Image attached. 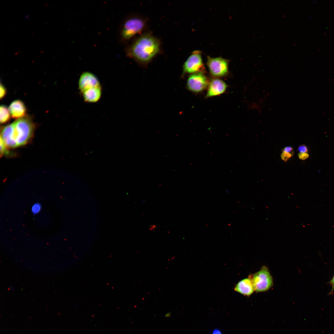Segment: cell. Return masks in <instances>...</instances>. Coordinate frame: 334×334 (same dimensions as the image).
<instances>
[{"mask_svg": "<svg viewBox=\"0 0 334 334\" xmlns=\"http://www.w3.org/2000/svg\"><path fill=\"white\" fill-rule=\"evenodd\" d=\"M34 129L31 117L26 115L2 127L0 138L8 148L22 146L29 141Z\"/></svg>", "mask_w": 334, "mask_h": 334, "instance_id": "6da1fadb", "label": "cell"}, {"mask_svg": "<svg viewBox=\"0 0 334 334\" xmlns=\"http://www.w3.org/2000/svg\"><path fill=\"white\" fill-rule=\"evenodd\" d=\"M158 40L149 34L144 35L138 38L127 49V55L139 62L147 64L160 50Z\"/></svg>", "mask_w": 334, "mask_h": 334, "instance_id": "7a4b0ae2", "label": "cell"}, {"mask_svg": "<svg viewBox=\"0 0 334 334\" xmlns=\"http://www.w3.org/2000/svg\"><path fill=\"white\" fill-rule=\"evenodd\" d=\"M252 99L249 104L250 109L260 113L263 109L270 96V90L266 80L255 77L252 79Z\"/></svg>", "mask_w": 334, "mask_h": 334, "instance_id": "3957f363", "label": "cell"}, {"mask_svg": "<svg viewBox=\"0 0 334 334\" xmlns=\"http://www.w3.org/2000/svg\"><path fill=\"white\" fill-rule=\"evenodd\" d=\"M255 291L263 292L269 289L273 285V279L268 268L265 266L252 275L251 277Z\"/></svg>", "mask_w": 334, "mask_h": 334, "instance_id": "277c9868", "label": "cell"}, {"mask_svg": "<svg viewBox=\"0 0 334 334\" xmlns=\"http://www.w3.org/2000/svg\"><path fill=\"white\" fill-rule=\"evenodd\" d=\"M229 62V60L221 57L208 56L206 63L211 75L213 77H219L228 74Z\"/></svg>", "mask_w": 334, "mask_h": 334, "instance_id": "5b68a950", "label": "cell"}, {"mask_svg": "<svg viewBox=\"0 0 334 334\" xmlns=\"http://www.w3.org/2000/svg\"><path fill=\"white\" fill-rule=\"evenodd\" d=\"M205 71V67L203 62L201 52L196 50L189 57L183 66L182 76L187 74H194Z\"/></svg>", "mask_w": 334, "mask_h": 334, "instance_id": "8992f818", "label": "cell"}, {"mask_svg": "<svg viewBox=\"0 0 334 334\" xmlns=\"http://www.w3.org/2000/svg\"><path fill=\"white\" fill-rule=\"evenodd\" d=\"M204 72H199L190 75L187 79L186 86L191 92L198 93L204 90L209 82Z\"/></svg>", "mask_w": 334, "mask_h": 334, "instance_id": "52a82bcc", "label": "cell"}, {"mask_svg": "<svg viewBox=\"0 0 334 334\" xmlns=\"http://www.w3.org/2000/svg\"><path fill=\"white\" fill-rule=\"evenodd\" d=\"M145 25L144 21L137 18H134L127 20L123 27L121 35L125 40H128L140 32Z\"/></svg>", "mask_w": 334, "mask_h": 334, "instance_id": "ba28073f", "label": "cell"}, {"mask_svg": "<svg viewBox=\"0 0 334 334\" xmlns=\"http://www.w3.org/2000/svg\"><path fill=\"white\" fill-rule=\"evenodd\" d=\"M78 85L81 93L94 88L101 87L97 77L89 72H85L81 74L79 78Z\"/></svg>", "mask_w": 334, "mask_h": 334, "instance_id": "9c48e42d", "label": "cell"}, {"mask_svg": "<svg viewBox=\"0 0 334 334\" xmlns=\"http://www.w3.org/2000/svg\"><path fill=\"white\" fill-rule=\"evenodd\" d=\"M227 87L222 80L218 78L213 79L209 82L205 98L216 96L224 93Z\"/></svg>", "mask_w": 334, "mask_h": 334, "instance_id": "30bf717a", "label": "cell"}, {"mask_svg": "<svg viewBox=\"0 0 334 334\" xmlns=\"http://www.w3.org/2000/svg\"><path fill=\"white\" fill-rule=\"evenodd\" d=\"M11 117L13 119H20L26 116L27 109L24 102L17 100L13 101L9 107Z\"/></svg>", "mask_w": 334, "mask_h": 334, "instance_id": "8fae6325", "label": "cell"}, {"mask_svg": "<svg viewBox=\"0 0 334 334\" xmlns=\"http://www.w3.org/2000/svg\"><path fill=\"white\" fill-rule=\"evenodd\" d=\"M234 290L245 296L250 295L255 291L251 277L245 278L239 281L235 286Z\"/></svg>", "mask_w": 334, "mask_h": 334, "instance_id": "7c38bea8", "label": "cell"}, {"mask_svg": "<svg viewBox=\"0 0 334 334\" xmlns=\"http://www.w3.org/2000/svg\"><path fill=\"white\" fill-rule=\"evenodd\" d=\"M81 93L85 101L88 103L96 102L101 96V87L85 91Z\"/></svg>", "mask_w": 334, "mask_h": 334, "instance_id": "4fadbf2b", "label": "cell"}, {"mask_svg": "<svg viewBox=\"0 0 334 334\" xmlns=\"http://www.w3.org/2000/svg\"><path fill=\"white\" fill-rule=\"evenodd\" d=\"M10 113L7 107L2 105L0 107V121L1 124H4L8 122L10 119Z\"/></svg>", "mask_w": 334, "mask_h": 334, "instance_id": "5bb4252c", "label": "cell"}, {"mask_svg": "<svg viewBox=\"0 0 334 334\" xmlns=\"http://www.w3.org/2000/svg\"><path fill=\"white\" fill-rule=\"evenodd\" d=\"M0 153L1 156L3 155H8L9 151L7 147L5 145L2 139L0 138Z\"/></svg>", "mask_w": 334, "mask_h": 334, "instance_id": "9a60e30c", "label": "cell"}, {"mask_svg": "<svg viewBox=\"0 0 334 334\" xmlns=\"http://www.w3.org/2000/svg\"><path fill=\"white\" fill-rule=\"evenodd\" d=\"M41 206L39 203H36L32 206V212L33 215H35L39 213L41 210Z\"/></svg>", "mask_w": 334, "mask_h": 334, "instance_id": "2e32d148", "label": "cell"}, {"mask_svg": "<svg viewBox=\"0 0 334 334\" xmlns=\"http://www.w3.org/2000/svg\"><path fill=\"white\" fill-rule=\"evenodd\" d=\"M293 152L289 153L282 152L280 155L281 159L285 162H287L293 156Z\"/></svg>", "mask_w": 334, "mask_h": 334, "instance_id": "e0dca14e", "label": "cell"}, {"mask_svg": "<svg viewBox=\"0 0 334 334\" xmlns=\"http://www.w3.org/2000/svg\"><path fill=\"white\" fill-rule=\"evenodd\" d=\"M7 91L5 87L1 83L0 87V98L2 99L3 98L6 94Z\"/></svg>", "mask_w": 334, "mask_h": 334, "instance_id": "ac0fdd59", "label": "cell"}, {"mask_svg": "<svg viewBox=\"0 0 334 334\" xmlns=\"http://www.w3.org/2000/svg\"><path fill=\"white\" fill-rule=\"evenodd\" d=\"M298 156L299 159L302 160H305L309 156V154L307 152H299L298 153Z\"/></svg>", "mask_w": 334, "mask_h": 334, "instance_id": "d6986e66", "label": "cell"}, {"mask_svg": "<svg viewBox=\"0 0 334 334\" xmlns=\"http://www.w3.org/2000/svg\"><path fill=\"white\" fill-rule=\"evenodd\" d=\"M298 150L299 152L307 153L308 152V149L307 146L304 144L299 146L298 147Z\"/></svg>", "mask_w": 334, "mask_h": 334, "instance_id": "ffe728a7", "label": "cell"}, {"mask_svg": "<svg viewBox=\"0 0 334 334\" xmlns=\"http://www.w3.org/2000/svg\"><path fill=\"white\" fill-rule=\"evenodd\" d=\"M328 283L332 287V289L329 293V295H330L332 294L334 291V275Z\"/></svg>", "mask_w": 334, "mask_h": 334, "instance_id": "44dd1931", "label": "cell"}, {"mask_svg": "<svg viewBox=\"0 0 334 334\" xmlns=\"http://www.w3.org/2000/svg\"><path fill=\"white\" fill-rule=\"evenodd\" d=\"M282 152L289 153L293 152V148L290 146L285 147L282 149Z\"/></svg>", "mask_w": 334, "mask_h": 334, "instance_id": "7402d4cb", "label": "cell"}, {"mask_svg": "<svg viewBox=\"0 0 334 334\" xmlns=\"http://www.w3.org/2000/svg\"><path fill=\"white\" fill-rule=\"evenodd\" d=\"M156 227L155 225H151L150 227V230H153L156 228Z\"/></svg>", "mask_w": 334, "mask_h": 334, "instance_id": "603a6c76", "label": "cell"}, {"mask_svg": "<svg viewBox=\"0 0 334 334\" xmlns=\"http://www.w3.org/2000/svg\"><path fill=\"white\" fill-rule=\"evenodd\" d=\"M213 334H221L220 332L218 331H215L213 332Z\"/></svg>", "mask_w": 334, "mask_h": 334, "instance_id": "cb8c5ba5", "label": "cell"}, {"mask_svg": "<svg viewBox=\"0 0 334 334\" xmlns=\"http://www.w3.org/2000/svg\"><path fill=\"white\" fill-rule=\"evenodd\" d=\"M9 287L10 290H13L14 288L12 286H10Z\"/></svg>", "mask_w": 334, "mask_h": 334, "instance_id": "d4e9b609", "label": "cell"}]
</instances>
